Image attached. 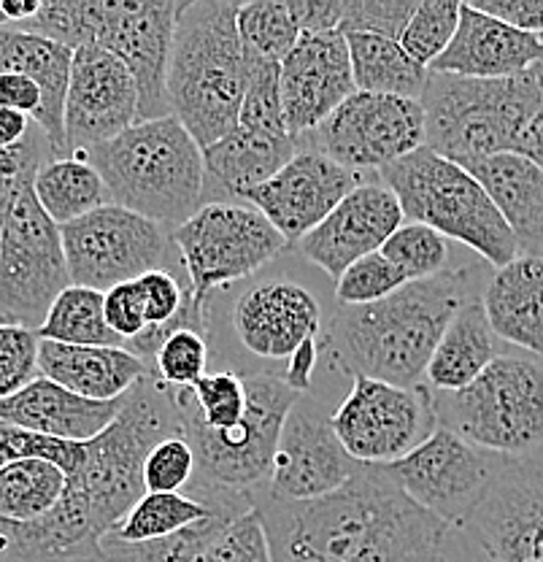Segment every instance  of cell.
Here are the masks:
<instances>
[{"label":"cell","instance_id":"47","mask_svg":"<svg viewBox=\"0 0 543 562\" xmlns=\"http://www.w3.org/2000/svg\"><path fill=\"white\" fill-rule=\"evenodd\" d=\"M103 316H106L109 330L125 344L127 351L149 330L136 281H125V284H116L109 292H103Z\"/></svg>","mask_w":543,"mask_h":562},{"label":"cell","instance_id":"54","mask_svg":"<svg viewBox=\"0 0 543 562\" xmlns=\"http://www.w3.org/2000/svg\"><path fill=\"white\" fill-rule=\"evenodd\" d=\"M541 41H543V38H541ZM530 74H533L535 85H539V92H541V98H543V52H541L539 63H535V66H533V68H530Z\"/></svg>","mask_w":543,"mask_h":562},{"label":"cell","instance_id":"30","mask_svg":"<svg viewBox=\"0 0 543 562\" xmlns=\"http://www.w3.org/2000/svg\"><path fill=\"white\" fill-rule=\"evenodd\" d=\"M498 355L500 338L489 327L482 295H473L443 330L425 371V386L433 392L465 390Z\"/></svg>","mask_w":543,"mask_h":562},{"label":"cell","instance_id":"1","mask_svg":"<svg viewBox=\"0 0 543 562\" xmlns=\"http://www.w3.org/2000/svg\"><path fill=\"white\" fill-rule=\"evenodd\" d=\"M254 503L271 562H438L454 530L373 465L317 501Z\"/></svg>","mask_w":543,"mask_h":562},{"label":"cell","instance_id":"23","mask_svg":"<svg viewBox=\"0 0 543 562\" xmlns=\"http://www.w3.org/2000/svg\"><path fill=\"white\" fill-rule=\"evenodd\" d=\"M543 52L541 35H530L460 3V22L452 44L428 70L465 79H511L528 74Z\"/></svg>","mask_w":543,"mask_h":562},{"label":"cell","instance_id":"20","mask_svg":"<svg viewBox=\"0 0 543 562\" xmlns=\"http://www.w3.org/2000/svg\"><path fill=\"white\" fill-rule=\"evenodd\" d=\"M284 127L303 144L349 95H354L349 46L341 33H306L279 66Z\"/></svg>","mask_w":543,"mask_h":562},{"label":"cell","instance_id":"25","mask_svg":"<svg viewBox=\"0 0 543 562\" xmlns=\"http://www.w3.org/2000/svg\"><path fill=\"white\" fill-rule=\"evenodd\" d=\"M73 52L44 35L0 27V74H22L41 90V114L36 127L49 138L55 157H68L66 149V98L71 79Z\"/></svg>","mask_w":543,"mask_h":562},{"label":"cell","instance_id":"53","mask_svg":"<svg viewBox=\"0 0 543 562\" xmlns=\"http://www.w3.org/2000/svg\"><path fill=\"white\" fill-rule=\"evenodd\" d=\"M513 151L528 157L533 166H539L543 171V105L539 109V114L528 122V127H524L522 136H519V144Z\"/></svg>","mask_w":543,"mask_h":562},{"label":"cell","instance_id":"35","mask_svg":"<svg viewBox=\"0 0 543 562\" xmlns=\"http://www.w3.org/2000/svg\"><path fill=\"white\" fill-rule=\"evenodd\" d=\"M208 514V503L186 492H144L106 538L120 543H144L173 536Z\"/></svg>","mask_w":543,"mask_h":562},{"label":"cell","instance_id":"56","mask_svg":"<svg viewBox=\"0 0 543 562\" xmlns=\"http://www.w3.org/2000/svg\"><path fill=\"white\" fill-rule=\"evenodd\" d=\"M9 201H11V198H5V201H0V241H3L5 216H9Z\"/></svg>","mask_w":543,"mask_h":562},{"label":"cell","instance_id":"26","mask_svg":"<svg viewBox=\"0 0 543 562\" xmlns=\"http://www.w3.org/2000/svg\"><path fill=\"white\" fill-rule=\"evenodd\" d=\"M151 368L122 347H68L38 341V376L87 401H122Z\"/></svg>","mask_w":543,"mask_h":562},{"label":"cell","instance_id":"32","mask_svg":"<svg viewBox=\"0 0 543 562\" xmlns=\"http://www.w3.org/2000/svg\"><path fill=\"white\" fill-rule=\"evenodd\" d=\"M33 195L57 227L71 225L111 203L101 173L81 155L52 157L49 162H44L33 179Z\"/></svg>","mask_w":543,"mask_h":562},{"label":"cell","instance_id":"13","mask_svg":"<svg viewBox=\"0 0 543 562\" xmlns=\"http://www.w3.org/2000/svg\"><path fill=\"white\" fill-rule=\"evenodd\" d=\"M303 144L352 173L382 171L425 146L422 103L354 92Z\"/></svg>","mask_w":543,"mask_h":562},{"label":"cell","instance_id":"10","mask_svg":"<svg viewBox=\"0 0 543 562\" xmlns=\"http://www.w3.org/2000/svg\"><path fill=\"white\" fill-rule=\"evenodd\" d=\"M68 286L60 227L38 206L33 184H22L9 201L0 241V325L38 330Z\"/></svg>","mask_w":543,"mask_h":562},{"label":"cell","instance_id":"52","mask_svg":"<svg viewBox=\"0 0 543 562\" xmlns=\"http://www.w3.org/2000/svg\"><path fill=\"white\" fill-rule=\"evenodd\" d=\"M33 131V120L20 111L0 109V149H11V146L22 144Z\"/></svg>","mask_w":543,"mask_h":562},{"label":"cell","instance_id":"50","mask_svg":"<svg viewBox=\"0 0 543 562\" xmlns=\"http://www.w3.org/2000/svg\"><path fill=\"white\" fill-rule=\"evenodd\" d=\"M41 103H44V98H41L36 81L22 74H0V109L20 111V114H27L36 122Z\"/></svg>","mask_w":543,"mask_h":562},{"label":"cell","instance_id":"7","mask_svg":"<svg viewBox=\"0 0 543 562\" xmlns=\"http://www.w3.org/2000/svg\"><path fill=\"white\" fill-rule=\"evenodd\" d=\"M382 184L398 198L403 220L433 227L443 238L465 244L487 266L517 260L519 249L506 220L478 179L428 146L382 168Z\"/></svg>","mask_w":543,"mask_h":562},{"label":"cell","instance_id":"34","mask_svg":"<svg viewBox=\"0 0 543 562\" xmlns=\"http://www.w3.org/2000/svg\"><path fill=\"white\" fill-rule=\"evenodd\" d=\"M38 341L68 344V347H122L125 344L109 330L103 316V292L71 284L57 295L49 314L36 330Z\"/></svg>","mask_w":543,"mask_h":562},{"label":"cell","instance_id":"11","mask_svg":"<svg viewBox=\"0 0 543 562\" xmlns=\"http://www.w3.org/2000/svg\"><path fill=\"white\" fill-rule=\"evenodd\" d=\"M332 430L358 465L398 462L438 430L433 392L352 376L347 401L330 414Z\"/></svg>","mask_w":543,"mask_h":562},{"label":"cell","instance_id":"55","mask_svg":"<svg viewBox=\"0 0 543 562\" xmlns=\"http://www.w3.org/2000/svg\"><path fill=\"white\" fill-rule=\"evenodd\" d=\"M452 536H454V530H452ZM452 536L446 538V547H443V552H441V558H438V562H457V560H454V554H452Z\"/></svg>","mask_w":543,"mask_h":562},{"label":"cell","instance_id":"3","mask_svg":"<svg viewBox=\"0 0 543 562\" xmlns=\"http://www.w3.org/2000/svg\"><path fill=\"white\" fill-rule=\"evenodd\" d=\"M236 0L184 3L168 63V111L201 149L238 127L247 63Z\"/></svg>","mask_w":543,"mask_h":562},{"label":"cell","instance_id":"33","mask_svg":"<svg viewBox=\"0 0 543 562\" xmlns=\"http://www.w3.org/2000/svg\"><path fill=\"white\" fill-rule=\"evenodd\" d=\"M68 476L49 460L25 457L0 465V522L31 525L63 501Z\"/></svg>","mask_w":543,"mask_h":562},{"label":"cell","instance_id":"48","mask_svg":"<svg viewBox=\"0 0 543 562\" xmlns=\"http://www.w3.org/2000/svg\"><path fill=\"white\" fill-rule=\"evenodd\" d=\"M473 9L543 38V0H471Z\"/></svg>","mask_w":543,"mask_h":562},{"label":"cell","instance_id":"41","mask_svg":"<svg viewBox=\"0 0 543 562\" xmlns=\"http://www.w3.org/2000/svg\"><path fill=\"white\" fill-rule=\"evenodd\" d=\"M101 0H41L38 14L16 31L36 33L76 52L95 44Z\"/></svg>","mask_w":543,"mask_h":562},{"label":"cell","instance_id":"37","mask_svg":"<svg viewBox=\"0 0 543 562\" xmlns=\"http://www.w3.org/2000/svg\"><path fill=\"white\" fill-rule=\"evenodd\" d=\"M208 368V330L201 325H179L168 333L151 357V376L168 390H192Z\"/></svg>","mask_w":543,"mask_h":562},{"label":"cell","instance_id":"17","mask_svg":"<svg viewBox=\"0 0 543 562\" xmlns=\"http://www.w3.org/2000/svg\"><path fill=\"white\" fill-rule=\"evenodd\" d=\"M358 468L338 441L330 417L301 397L284 419L262 497L276 503L317 501L341 490Z\"/></svg>","mask_w":543,"mask_h":562},{"label":"cell","instance_id":"44","mask_svg":"<svg viewBox=\"0 0 543 562\" xmlns=\"http://www.w3.org/2000/svg\"><path fill=\"white\" fill-rule=\"evenodd\" d=\"M417 5L419 0H343V16L338 33H367L398 41Z\"/></svg>","mask_w":543,"mask_h":562},{"label":"cell","instance_id":"4","mask_svg":"<svg viewBox=\"0 0 543 562\" xmlns=\"http://www.w3.org/2000/svg\"><path fill=\"white\" fill-rule=\"evenodd\" d=\"M81 157L101 173L114 206L142 214L168 233L206 203L203 149L173 116L136 122Z\"/></svg>","mask_w":543,"mask_h":562},{"label":"cell","instance_id":"15","mask_svg":"<svg viewBox=\"0 0 543 562\" xmlns=\"http://www.w3.org/2000/svg\"><path fill=\"white\" fill-rule=\"evenodd\" d=\"M181 9L177 0H101L95 46L120 57L136 79L138 122L171 116L166 79Z\"/></svg>","mask_w":543,"mask_h":562},{"label":"cell","instance_id":"38","mask_svg":"<svg viewBox=\"0 0 543 562\" xmlns=\"http://www.w3.org/2000/svg\"><path fill=\"white\" fill-rule=\"evenodd\" d=\"M378 251L398 268L406 281L438 277L449 268V255H452L446 238L419 222H403Z\"/></svg>","mask_w":543,"mask_h":562},{"label":"cell","instance_id":"8","mask_svg":"<svg viewBox=\"0 0 543 562\" xmlns=\"http://www.w3.org/2000/svg\"><path fill=\"white\" fill-rule=\"evenodd\" d=\"M171 244L179 249L192 303L201 308L214 290L254 277L290 246L260 211L230 201L203 203L173 227Z\"/></svg>","mask_w":543,"mask_h":562},{"label":"cell","instance_id":"2","mask_svg":"<svg viewBox=\"0 0 543 562\" xmlns=\"http://www.w3.org/2000/svg\"><path fill=\"white\" fill-rule=\"evenodd\" d=\"M484 266L446 268L367 306H341L327 330V355L349 376L425 386L428 362L452 316L468 297L482 295L476 279Z\"/></svg>","mask_w":543,"mask_h":562},{"label":"cell","instance_id":"12","mask_svg":"<svg viewBox=\"0 0 543 562\" xmlns=\"http://www.w3.org/2000/svg\"><path fill=\"white\" fill-rule=\"evenodd\" d=\"M60 238L71 284L95 292L166 268L173 246L166 227L114 203L63 225Z\"/></svg>","mask_w":543,"mask_h":562},{"label":"cell","instance_id":"14","mask_svg":"<svg viewBox=\"0 0 543 562\" xmlns=\"http://www.w3.org/2000/svg\"><path fill=\"white\" fill-rule=\"evenodd\" d=\"M504 465L506 457L484 452L457 432L438 427L428 441L382 471L417 506L460 530Z\"/></svg>","mask_w":543,"mask_h":562},{"label":"cell","instance_id":"31","mask_svg":"<svg viewBox=\"0 0 543 562\" xmlns=\"http://www.w3.org/2000/svg\"><path fill=\"white\" fill-rule=\"evenodd\" d=\"M349 46V63H352L354 90L371 92V95H393L419 101L428 85L430 70L414 63L400 49L398 41L384 35H343Z\"/></svg>","mask_w":543,"mask_h":562},{"label":"cell","instance_id":"5","mask_svg":"<svg viewBox=\"0 0 543 562\" xmlns=\"http://www.w3.org/2000/svg\"><path fill=\"white\" fill-rule=\"evenodd\" d=\"M419 103L425 111V146L471 168L517 149L543 98L530 70L511 79H465L430 70Z\"/></svg>","mask_w":543,"mask_h":562},{"label":"cell","instance_id":"39","mask_svg":"<svg viewBox=\"0 0 543 562\" xmlns=\"http://www.w3.org/2000/svg\"><path fill=\"white\" fill-rule=\"evenodd\" d=\"M247 63V85H244L238 127L247 131L271 133V136H290L282 116V90H279V63L262 60L244 49Z\"/></svg>","mask_w":543,"mask_h":562},{"label":"cell","instance_id":"36","mask_svg":"<svg viewBox=\"0 0 543 562\" xmlns=\"http://www.w3.org/2000/svg\"><path fill=\"white\" fill-rule=\"evenodd\" d=\"M238 38L244 49L282 66L292 46L301 38L287 0H254V3H238L236 14Z\"/></svg>","mask_w":543,"mask_h":562},{"label":"cell","instance_id":"45","mask_svg":"<svg viewBox=\"0 0 543 562\" xmlns=\"http://www.w3.org/2000/svg\"><path fill=\"white\" fill-rule=\"evenodd\" d=\"M195 468V452L181 432L162 438L144 460V492H184Z\"/></svg>","mask_w":543,"mask_h":562},{"label":"cell","instance_id":"29","mask_svg":"<svg viewBox=\"0 0 543 562\" xmlns=\"http://www.w3.org/2000/svg\"><path fill=\"white\" fill-rule=\"evenodd\" d=\"M297 149L301 144L292 136L236 127L203 149L206 187L212 181L219 192L244 201L249 190L265 184L271 176L282 171Z\"/></svg>","mask_w":543,"mask_h":562},{"label":"cell","instance_id":"51","mask_svg":"<svg viewBox=\"0 0 543 562\" xmlns=\"http://www.w3.org/2000/svg\"><path fill=\"white\" fill-rule=\"evenodd\" d=\"M317 360H319V338H312V341L303 344V347L290 357V366L282 376L284 384H287L290 390H295L297 395H306V392H312Z\"/></svg>","mask_w":543,"mask_h":562},{"label":"cell","instance_id":"18","mask_svg":"<svg viewBox=\"0 0 543 562\" xmlns=\"http://www.w3.org/2000/svg\"><path fill=\"white\" fill-rule=\"evenodd\" d=\"M138 122V87L133 74L103 46L73 52L66 98L68 157L84 155Z\"/></svg>","mask_w":543,"mask_h":562},{"label":"cell","instance_id":"40","mask_svg":"<svg viewBox=\"0 0 543 562\" xmlns=\"http://www.w3.org/2000/svg\"><path fill=\"white\" fill-rule=\"evenodd\" d=\"M460 3L457 0H419L417 11L403 27L400 49L419 66L430 68L446 52L457 33Z\"/></svg>","mask_w":543,"mask_h":562},{"label":"cell","instance_id":"42","mask_svg":"<svg viewBox=\"0 0 543 562\" xmlns=\"http://www.w3.org/2000/svg\"><path fill=\"white\" fill-rule=\"evenodd\" d=\"M408 281L382 251L360 257L336 281V301L341 306H367L393 295Z\"/></svg>","mask_w":543,"mask_h":562},{"label":"cell","instance_id":"27","mask_svg":"<svg viewBox=\"0 0 543 562\" xmlns=\"http://www.w3.org/2000/svg\"><path fill=\"white\" fill-rule=\"evenodd\" d=\"M482 306L500 341L543 357V260L519 255L495 268L482 290Z\"/></svg>","mask_w":543,"mask_h":562},{"label":"cell","instance_id":"22","mask_svg":"<svg viewBox=\"0 0 543 562\" xmlns=\"http://www.w3.org/2000/svg\"><path fill=\"white\" fill-rule=\"evenodd\" d=\"M233 333L260 360H290L323 330V306L308 286L268 279L249 286L233 306Z\"/></svg>","mask_w":543,"mask_h":562},{"label":"cell","instance_id":"43","mask_svg":"<svg viewBox=\"0 0 543 562\" xmlns=\"http://www.w3.org/2000/svg\"><path fill=\"white\" fill-rule=\"evenodd\" d=\"M192 562H271L265 525L257 506L227 525Z\"/></svg>","mask_w":543,"mask_h":562},{"label":"cell","instance_id":"28","mask_svg":"<svg viewBox=\"0 0 543 562\" xmlns=\"http://www.w3.org/2000/svg\"><path fill=\"white\" fill-rule=\"evenodd\" d=\"M478 179V184L493 198L495 209L506 220L513 241L522 257L543 260V171L517 155L487 157L476 166L465 168Z\"/></svg>","mask_w":543,"mask_h":562},{"label":"cell","instance_id":"24","mask_svg":"<svg viewBox=\"0 0 543 562\" xmlns=\"http://www.w3.org/2000/svg\"><path fill=\"white\" fill-rule=\"evenodd\" d=\"M125 397L106 403L87 401V397L73 395L66 386L38 376L20 392L0 401V422L46 438L87 443L101 436L106 427H111V422L120 417Z\"/></svg>","mask_w":543,"mask_h":562},{"label":"cell","instance_id":"19","mask_svg":"<svg viewBox=\"0 0 543 562\" xmlns=\"http://www.w3.org/2000/svg\"><path fill=\"white\" fill-rule=\"evenodd\" d=\"M358 184L360 173L347 171L312 146H301L282 171L249 190L244 201L260 211L284 241L301 244Z\"/></svg>","mask_w":543,"mask_h":562},{"label":"cell","instance_id":"6","mask_svg":"<svg viewBox=\"0 0 543 562\" xmlns=\"http://www.w3.org/2000/svg\"><path fill=\"white\" fill-rule=\"evenodd\" d=\"M433 392V390H430ZM438 427L506 460L543 447V357L500 351L460 392H433Z\"/></svg>","mask_w":543,"mask_h":562},{"label":"cell","instance_id":"46","mask_svg":"<svg viewBox=\"0 0 543 562\" xmlns=\"http://www.w3.org/2000/svg\"><path fill=\"white\" fill-rule=\"evenodd\" d=\"M38 379L36 330L0 325V401Z\"/></svg>","mask_w":543,"mask_h":562},{"label":"cell","instance_id":"9","mask_svg":"<svg viewBox=\"0 0 543 562\" xmlns=\"http://www.w3.org/2000/svg\"><path fill=\"white\" fill-rule=\"evenodd\" d=\"M244 382L249 397L247 417L233 430L208 432L177 419L179 432L195 452L197 468L192 482L249 492L254 497L257 490H265L284 419L303 395L271 373H249Z\"/></svg>","mask_w":543,"mask_h":562},{"label":"cell","instance_id":"21","mask_svg":"<svg viewBox=\"0 0 543 562\" xmlns=\"http://www.w3.org/2000/svg\"><path fill=\"white\" fill-rule=\"evenodd\" d=\"M403 225L398 198L382 181H360L301 241L308 262L338 281L360 257L378 251Z\"/></svg>","mask_w":543,"mask_h":562},{"label":"cell","instance_id":"16","mask_svg":"<svg viewBox=\"0 0 543 562\" xmlns=\"http://www.w3.org/2000/svg\"><path fill=\"white\" fill-rule=\"evenodd\" d=\"M463 532L493 562H543V465L506 460Z\"/></svg>","mask_w":543,"mask_h":562},{"label":"cell","instance_id":"49","mask_svg":"<svg viewBox=\"0 0 543 562\" xmlns=\"http://www.w3.org/2000/svg\"><path fill=\"white\" fill-rule=\"evenodd\" d=\"M301 35L336 33L343 16V0H287Z\"/></svg>","mask_w":543,"mask_h":562}]
</instances>
